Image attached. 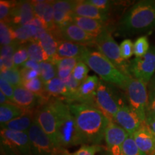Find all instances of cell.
I'll use <instances>...</instances> for the list:
<instances>
[{
	"label": "cell",
	"mask_w": 155,
	"mask_h": 155,
	"mask_svg": "<svg viewBox=\"0 0 155 155\" xmlns=\"http://www.w3.org/2000/svg\"><path fill=\"white\" fill-rule=\"evenodd\" d=\"M132 136L139 150L146 155L155 154V134L147 123L143 124Z\"/></svg>",
	"instance_id": "16"
},
{
	"label": "cell",
	"mask_w": 155,
	"mask_h": 155,
	"mask_svg": "<svg viewBox=\"0 0 155 155\" xmlns=\"http://www.w3.org/2000/svg\"><path fill=\"white\" fill-rule=\"evenodd\" d=\"M86 2L107 13L110 10L111 6V2L108 0H86Z\"/></svg>",
	"instance_id": "45"
},
{
	"label": "cell",
	"mask_w": 155,
	"mask_h": 155,
	"mask_svg": "<svg viewBox=\"0 0 155 155\" xmlns=\"http://www.w3.org/2000/svg\"><path fill=\"white\" fill-rule=\"evenodd\" d=\"M53 35L58 41L65 40L85 46L95 45L96 38L87 33L74 23H71L63 28H58Z\"/></svg>",
	"instance_id": "12"
},
{
	"label": "cell",
	"mask_w": 155,
	"mask_h": 155,
	"mask_svg": "<svg viewBox=\"0 0 155 155\" xmlns=\"http://www.w3.org/2000/svg\"><path fill=\"white\" fill-rule=\"evenodd\" d=\"M155 116V84L150 87V93L148 95V104H147V116Z\"/></svg>",
	"instance_id": "42"
},
{
	"label": "cell",
	"mask_w": 155,
	"mask_h": 155,
	"mask_svg": "<svg viewBox=\"0 0 155 155\" xmlns=\"http://www.w3.org/2000/svg\"><path fill=\"white\" fill-rule=\"evenodd\" d=\"M35 120L42 131L51 139L54 145L60 149L58 141L57 121L49 101L40 104L36 108Z\"/></svg>",
	"instance_id": "11"
},
{
	"label": "cell",
	"mask_w": 155,
	"mask_h": 155,
	"mask_svg": "<svg viewBox=\"0 0 155 155\" xmlns=\"http://www.w3.org/2000/svg\"><path fill=\"white\" fill-rule=\"evenodd\" d=\"M76 1L58 0L52 1L54 12V21L58 28L73 23L75 16L74 8Z\"/></svg>",
	"instance_id": "14"
},
{
	"label": "cell",
	"mask_w": 155,
	"mask_h": 155,
	"mask_svg": "<svg viewBox=\"0 0 155 155\" xmlns=\"http://www.w3.org/2000/svg\"><path fill=\"white\" fill-rule=\"evenodd\" d=\"M80 59L99 75L102 81L116 85L123 89L131 78L122 73L99 51L88 49L81 55Z\"/></svg>",
	"instance_id": "4"
},
{
	"label": "cell",
	"mask_w": 155,
	"mask_h": 155,
	"mask_svg": "<svg viewBox=\"0 0 155 155\" xmlns=\"http://www.w3.org/2000/svg\"><path fill=\"white\" fill-rule=\"evenodd\" d=\"M131 76L148 83L155 73V46L150 47L146 55L135 58L129 63Z\"/></svg>",
	"instance_id": "10"
},
{
	"label": "cell",
	"mask_w": 155,
	"mask_h": 155,
	"mask_svg": "<svg viewBox=\"0 0 155 155\" xmlns=\"http://www.w3.org/2000/svg\"><path fill=\"white\" fill-rule=\"evenodd\" d=\"M0 89H1V92H2L12 102L15 91L14 87L5 79L0 78Z\"/></svg>",
	"instance_id": "43"
},
{
	"label": "cell",
	"mask_w": 155,
	"mask_h": 155,
	"mask_svg": "<svg viewBox=\"0 0 155 155\" xmlns=\"http://www.w3.org/2000/svg\"><path fill=\"white\" fill-rule=\"evenodd\" d=\"M45 85V90L49 96H53L56 98L65 100V102L71 101V95L63 81L58 77L48 81Z\"/></svg>",
	"instance_id": "26"
},
{
	"label": "cell",
	"mask_w": 155,
	"mask_h": 155,
	"mask_svg": "<svg viewBox=\"0 0 155 155\" xmlns=\"http://www.w3.org/2000/svg\"><path fill=\"white\" fill-rule=\"evenodd\" d=\"M17 42L23 45L30 41H38L40 36L46 32L44 28H38L31 25L23 26H12Z\"/></svg>",
	"instance_id": "23"
},
{
	"label": "cell",
	"mask_w": 155,
	"mask_h": 155,
	"mask_svg": "<svg viewBox=\"0 0 155 155\" xmlns=\"http://www.w3.org/2000/svg\"><path fill=\"white\" fill-rule=\"evenodd\" d=\"M65 101L56 98L49 101L57 121L58 141L60 149L82 144L74 116L70 109L69 104Z\"/></svg>",
	"instance_id": "3"
},
{
	"label": "cell",
	"mask_w": 155,
	"mask_h": 155,
	"mask_svg": "<svg viewBox=\"0 0 155 155\" xmlns=\"http://www.w3.org/2000/svg\"><path fill=\"white\" fill-rule=\"evenodd\" d=\"M9 101H10L8 99V98H7L2 92L0 91V104H1V105L2 104H7V103H8Z\"/></svg>",
	"instance_id": "49"
},
{
	"label": "cell",
	"mask_w": 155,
	"mask_h": 155,
	"mask_svg": "<svg viewBox=\"0 0 155 155\" xmlns=\"http://www.w3.org/2000/svg\"><path fill=\"white\" fill-rule=\"evenodd\" d=\"M26 47L28 49L30 59L38 62L39 63L42 62L50 61L49 57L42 49L38 41L28 42L26 44Z\"/></svg>",
	"instance_id": "29"
},
{
	"label": "cell",
	"mask_w": 155,
	"mask_h": 155,
	"mask_svg": "<svg viewBox=\"0 0 155 155\" xmlns=\"http://www.w3.org/2000/svg\"><path fill=\"white\" fill-rule=\"evenodd\" d=\"M34 7L35 17L43 21L46 30L54 34L58 30L54 21V12L52 2L49 1H31Z\"/></svg>",
	"instance_id": "17"
},
{
	"label": "cell",
	"mask_w": 155,
	"mask_h": 155,
	"mask_svg": "<svg viewBox=\"0 0 155 155\" xmlns=\"http://www.w3.org/2000/svg\"><path fill=\"white\" fill-rule=\"evenodd\" d=\"M21 68H28V69H32L37 71L38 72L40 73V63L38 62L32 61V60L29 59L26 63H25L23 65L21 66Z\"/></svg>",
	"instance_id": "46"
},
{
	"label": "cell",
	"mask_w": 155,
	"mask_h": 155,
	"mask_svg": "<svg viewBox=\"0 0 155 155\" xmlns=\"http://www.w3.org/2000/svg\"><path fill=\"white\" fill-rule=\"evenodd\" d=\"M32 155H61L65 149L56 147L36 120L28 131Z\"/></svg>",
	"instance_id": "9"
},
{
	"label": "cell",
	"mask_w": 155,
	"mask_h": 155,
	"mask_svg": "<svg viewBox=\"0 0 155 155\" xmlns=\"http://www.w3.org/2000/svg\"><path fill=\"white\" fill-rule=\"evenodd\" d=\"M38 42L49 57L50 62H51L57 53L59 41L51 32L46 31L39 38Z\"/></svg>",
	"instance_id": "28"
},
{
	"label": "cell",
	"mask_w": 155,
	"mask_h": 155,
	"mask_svg": "<svg viewBox=\"0 0 155 155\" xmlns=\"http://www.w3.org/2000/svg\"><path fill=\"white\" fill-rule=\"evenodd\" d=\"M122 105L112 84L100 81L94 99L95 107L98 108L110 121H114L116 112Z\"/></svg>",
	"instance_id": "8"
},
{
	"label": "cell",
	"mask_w": 155,
	"mask_h": 155,
	"mask_svg": "<svg viewBox=\"0 0 155 155\" xmlns=\"http://www.w3.org/2000/svg\"><path fill=\"white\" fill-rule=\"evenodd\" d=\"M12 102L26 110L33 109L40 105L38 97L22 86L15 88Z\"/></svg>",
	"instance_id": "24"
},
{
	"label": "cell",
	"mask_w": 155,
	"mask_h": 155,
	"mask_svg": "<svg viewBox=\"0 0 155 155\" xmlns=\"http://www.w3.org/2000/svg\"><path fill=\"white\" fill-rule=\"evenodd\" d=\"M0 140L4 155H32L28 132L1 129Z\"/></svg>",
	"instance_id": "7"
},
{
	"label": "cell",
	"mask_w": 155,
	"mask_h": 155,
	"mask_svg": "<svg viewBox=\"0 0 155 155\" xmlns=\"http://www.w3.org/2000/svg\"><path fill=\"white\" fill-rule=\"evenodd\" d=\"M63 155H70V153L68 152L66 150H65L63 151Z\"/></svg>",
	"instance_id": "50"
},
{
	"label": "cell",
	"mask_w": 155,
	"mask_h": 155,
	"mask_svg": "<svg viewBox=\"0 0 155 155\" xmlns=\"http://www.w3.org/2000/svg\"><path fill=\"white\" fill-rule=\"evenodd\" d=\"M146 123L148 125V127L150 128V129L152 130L155 134V116H147V119H146Z\"/></svg>",
	"instance_id": "48"
},
{
	"label": "cell",
	"mask_w": 155,
	"mask_h": 155,
	"mask_svg": "<svg viewBox=\"0 0 155 155\" xmlns=\"http://www.w3.org/2000/svg\"><path fill=\"white\" fill-rule=\"evenodd\" d=\"M101 150V147L99 145L83 144L73 154L70 153V155H95Z\"/></svg>",
	"instance_id": "38"
},
{
	"label": "cell",
	"mask_w": 155,
	"mask_h": 155,
	"mask_svg": "<svg viewBox=\"0 0 155 155\" xmlns=\"http://www.w3.org/2000/svg\"><path fill=\"white\" fill-rule=\"evenodd\" d=\"M21 44L19 42H13L10 45H4L1 47V55L0 57L6 58H10L13 59V55L17 48Z\"/></svg>",
	"instance_id": "41"
},
{
	"label": "cell",
	"mask_w": 155,
	"mask_h": 155,
	"mask_svg": "<svg viewBox=\"0 0 155 155\" xmlns=\"http://www.w3.org/2000/svg\"><path fill=\"white\" fill-rule=\"evenodd\" d=\"M122 58L124 59H129L134 55V43L130 39H126L121 42L119 45Z\"/></svg>",
	"instance_id": "40"
},
{
	"label": "cell",
	"mask_w": 155,
	"mask_h": 155,
	"mask_svg": "<svg viewBox=\"0 0 155 155\" xmlns=\"http://www.w3.org/2000/svg\"><path fill=\"white\" fill-rule=\"evenodd\" d=\"M20 73L21 76H22V83L33 80V79H35L37 78H40V73L38 72L37 71H35V70L21 68Z\"/></svg>",
	"instance_id": "44"
},
{
	"label": "cell",
	"mask_w": 155,
	"mask_h": 155,
	"mask_svg": "<svg viewBox=\"0 0 155 155\" xmlns=\"http://www.w3.org/2000/svg\"><path fill=\"white\" fill-rule=\"evenodd\" d=\"M81 61L79 58H63L56 62L55 65L57 67L58 70H71L73 71L74 68L78 62Z\"/></svg>",
	"instance_id": "39"
},
{
	"label": "cell",
	"mask_w": 155,
	"mask_h": 155,
	"mask_svg": "<svg viewBox=\"0 0 155 155\" xmlns=\"http://www.w3.org/2000/svg\"><path fill=\"white\" fill-rule=\"evenodd\" d=\"M75 16L86 17L106 23L108 20V13L101 10L86 1H76L74 8Z\"/></svg>",
	"instance_id": "22"
},
{
	"label": "cell",
	"mask_w": 155,
	"mask_h": 155,
	"mask_svg": "<svg viewBox=\"0 0 155 155\" xmlns=\"http://www.w3.org/2000/svg\"><path fill=\"white\" fill-rule=\"evenodd\" d=\"M114 121L132 135L144 124L129 106H121L114 118Z\"/></svg>",
	"instance_id": "13"
},
{
	"label": "cell",
	"mask_w": 155,
	"mask_h": 155,
	"mask_svg": "<svg viewBox=\"0 0 155 155\" xmlns=\"http://www.w3.org/2000/svg\"><path fill=\"white\" fill-rule=\"evenodd\" d=\"M36 108L27 110L24 114L16 119L1 126V129L20 132H28L35 120Z\"/></svg>",
	"instance_id": "21"
},
{
	"label": "cell",
	"mask_w": 155,
	"mask_h": 155,
	"mask_svg": "<svg viewBox=\"0 0 155 155\" xmlns=\"http://www.w3.org/2000/svg\"><path fill=\"white\" fill-rule=\"evenodd\" d=\"M154 83L155 84V77H154Z\"/></svg>",
	"instance_id": "51"
},
{
	"label": "cell",
	"mask_w": 155,
	"mask_h": 155,
	"mask_svg": "<svg viewBox=\"0 0 155 155\" xmlns=\"http://www.w3.org/2000/svg\"><path fill=\"white\" fill-rule=\"evenodd\" d=\"M146 85L143 81L130 78L124 88L129 106L144 123H146L149 95Z\"/></svg>",
	"instance_id": "6"
},
{
	"label": "cell",
	"mask_w": 155,
	"mask_h": 155,
	"mask_svg": "<svg viewBox=\"0 0 155 155\" xmlns=\"http://www.w3.org/2000/svg\"><path fill=\"white\" fill-rule=\"evenodd\" d=\"M25 109L14 103L9 101L0 106V124L2 126L7 122L16 119L26 111Z\"/></svg>",
	"instance_id": "27"
},
{
	"label": "cell",
	"mask_w": 155,
	"mask_h": 155,
	"mask_svg": "<svg viewBox=\"0 0 155 155\" xmlns=\"http://www.w3.org/2000/svg\"><path fill=\"white\" fill-rule=\"evenodd\" d=\"M69 107L74 116L82 144H101L110 120L98 108L90 104L71 103Z\"/></svg>",
	"instance_id": "1"
},
{
	"label": "cell",
	"mask_w": 155,
	"mask_h": 155,
	"mask_svg": "<svg viewBox=\"0 0 155 155\" xmlns=\"http://www.w3.org/2000/svg\"><path fill=\"white\" fill-rule=\"evenodd\" d=\"M88 65L82 61H79L73 69L72 75L75 80L81 84L88 78Z\"/></svg>",
	"instance_id": "37"
},
{
	"label": "cell",
	"mask_w": 155,
	"mask_h": 155,
	"mask_svg": "<svg viewBox=\"0 0 155 155\" xmlns=\"http://www.w3.org/2000/svg\"><path fill=\"white\" fill-rule=\"evenodd\" d=\"M122 150L124 155H146L139 150L131 135H129L124 142Z\"/></svg>",
	"instance_id": "36"
},
{
	"label": "cell",
	"mask_w": 155,
	"mask_h": 155,
	"mask_svg": "<svg viewBox=\"0 0 155 155\" xmlns=\"http://www.w3.org/2000/svg\"><path fill=\"white\" fill-rule=\"evenodd\" d=\"M28 25H34V26L38 27V28H44L46 30L45 25L44 22L41 19L39 18V17H35V18L32 19L30 22H29Z\"/></svg>",
	"instance_id": "47"
},
{
	"label": "cell",
	"mask_w": 155,
	"mask_h": 155,
	"mask_svg": "<svg viewBox=\"0 0 155 155\" xmlns=\"http://www.w3.org/2000/svg\"><path fill=\"white\" fill-rule=\"evenodd\" d=\"M154 155H155V154H154Z\"/></svg>",
	"instance_id": "52"
},
{
	"label": "cell",
	"mask_w": 155,
	"mask_h": 155,
	"mask_svg": "<svg viewBox=\"0 0 155 155\" xmlns=\"http://www.w3.org/2000/svg\"><path fill=\"white\" fill-rule=\"evenodd\" d=\"M30 59L26 44L20 45L17 48L14 55H13V62L15 68L21 67L25 63Z\"/></svg>",
	"instance_id": "35"
},
{
	"label": "cell",
	"mask_w": 155,
	"mask_h": 155,
	"mask_svg": "<svg viewBox=\"0 0 155 155\" xmlns=\"http://www.w3.org/2000/svg\"><path fill=\"white\" fill-rule=\"evenodd\" d=\"M73 23L78 25L87 33L94 36L95 38L98 37L107 29L106 23L86 17L74 16Z\"/></svg>",
	"instance_id": "25"
},
{
	"label": "cell",
	"mask_w": 155,
	"mask_h": 155,
	"mask_svg": "<svg viewBox=\"0 0 155 155\" xmlns=\"http://www.w3.org/2000/svg\"><path fill=\"white\" fill-rule=\"evenodd\" d=\"M16 38L12 26L9 23L0 21V43L2 46L16 42Z\"/></svg>",
	"instance_id": "31"
},
{
	"label": "cell",
	"mask_w": 155,
	"mask_h": 155,
	"mask_svg": "<svg viewBox=\"0 0 155 155\" xmlns=\"http://www.w3.org/2000/svg\"><path fill=\"white\" fill-rule=\"evenodd\" d=\"M96 75H90L81 83L74 103H84L94 106V99L99 84Z\"/></svg>",
	"instance_id": "18"
},
{
	"label": "cell",
	"mask_w": 155,
	"mask_h": 155,
	"mask_svg": "<svg viewBox=\"0 0 155 155\" xmlns=\"http://www.w3.org/2000/svg\"><path fill=\"white\" fill-rule=\"evenodd\" d=\"M150 49L148 38L146 35L139 37L134 42V55L136 58H140L146 55Z\"/></svg>",
	"instance_id": "33"
},
{
	"label": "cell",
	"mask_w": 155,
	"mask_h": 155,
	"mask_svg": "<svg viewBox=\"0 0 155 155\" xmlns=\"http://www.w3.org/2000/svg\"><path fill=\"white\" fill-rule=\"evenodd\" d=\"M129 135L127 131L115 122L109 121L104 134L106 148L122 146Z\"/></svg>",
	"instance_id": "20"
},
{
	"label": "cell",
	"mask_w": 155,
	"mask_h": 155,
	"mask_svg": "<svg viewBox=\"0 0 155 155\" xmlns=\"http://www.w3.org/2000/svg\"><path fill=\"white\" fill-rule=\"evenodd\" d=\"M40 78L45 84L48 81L57 77L58 69L55 64L50 61L42 62L40 63Z\"/></svg>",
	"instance_id": "30"
},
{
	"label": "cell",
	"mask_w": 155,
	"mask_h": 155,
	"mask_svg": "<svg viewBox=\"0 0 155 155\" xmlns=\"http://www.w3.org/2000/svg\"><path fill=\"white\" fill-rule=\"evenodd\" d=\"M155 30V1H139L120 19L117 32L121 35H134Z\"/></svg>",
	"instance_id": "2"
},
{
	"label": "cell",
	"mask_w": 155,
	"mask_h": 155,
	"mask_svg": "<svg viewBox=\"0 0 155 155\" xmlns=\"http://www.w3.org/2000/svg\"><path fill=\"white\" fill-rule=\"evenodd\" d=\"M95 45L101 53L118 68L122 73L131 77L129 73V63L122 58L120 47L115 41L111 32L106 29L96 38Z\"/></svg>",
	"instance_id": "5"
},
{
	"label": "cell",
	"mask_w": 155,
	"mask_h": 155,
	"mask_svg": "<svg viewBox=\"0 0 155 155\" xmlns=\"http://www.w3.org/2000/svg\"><path fill=\"white\" fill-rule=\"evenodd\" d=\"M88 50V48L85 45L65 41V40H61L58 42L57 53L51 61V63L55 64L58 61L63 58H80L81 55Z\"/></svg>",
	"instance_id": "19"
},
{
	"label": "cell",
	"mask_w": 155,
	"mask_h": 155,
	"mask_svg": "<svg viewBox=\"0 0 155 155\" xmlns=\"http://www.w3.org/2000/svg\"><path fill=\"white\" fill-rule=\"evenodd\" d=\"M35 17L31 1H16L12 12L9 24L12 26H23Z\"/></svg>",
	"instance_id": "15"
},
{
	"label": "cell",
	"mask_w": 155,
	"mask_h": 155,
	"mask_svg": "<svg viewBox=\"0 0 155 155\" xmlns=\"http://www.w3.org/2000/svg\"><path fill=\"white\" fill-rule=\"evenodd\" d=\"M0 75L2 78L5 79L10 83L14 88H17L22 85L20 69H19L18 68H14L7 70L4 72H1Z\"/></svg>",
	"instance_id": "32"
},
{
	"label": "cell",
	"mask_w": 155,
	"mask_h": 155,
	"mask_svg": "<svg viewBox=\"0 0 155 155\" xmlns=\"http://www.w3.org/2000/svg\"><path fill=\"white\" fill-rule=\"evenodd\" d=\"M16 1H8V0H1L0 1V20L1 22L9 23L13 7Z\"/></svg>",
	"instance_id": "34"
}]
</instances>
